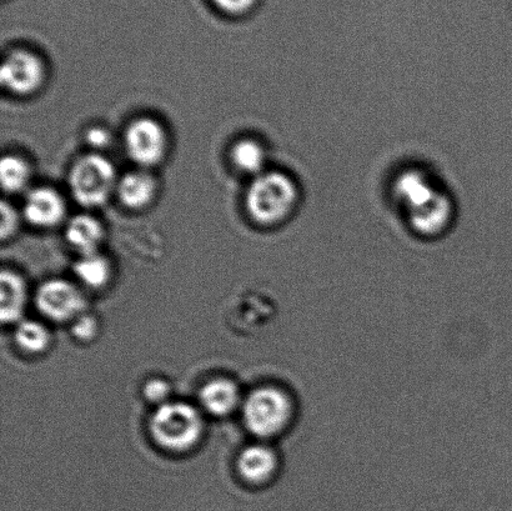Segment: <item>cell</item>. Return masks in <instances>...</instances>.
Returning a JSON list of instances; mask_svg holds the SVG:
<instances>
[{"label": "cell", "instance_id": "cell-10", "mask_svg": "<svg viewBox=\"0 0 512 511\" xmlns=\"http://www.w3.org/2000/svg\"><path fill=\"white\" fill-rule=\"evenodd\" d=\"M454 217L453 200L441 192L418 210L408 214L411 228L424 237H436L450 227Z\"/></svg>", "mask_w": 512, "mask_h": 511}, {"label": "cell", "instance_id": "cell-13", "mask_svg": "<svg viewBox=\"0 0 512 511\" xmlns=\"http://www.w3.org/2000/svg\"><path fill=\"white\" fill-rule=\"evenodd\" d=\"M65 239L80 255L98 253L104 239V228L92 215L78 214L69 220Z\"/></svg>", "mask_w": 512, "mask_h": 511}, {"label": "cell", "instance_id": "cell-8", "mask_svg": "<svg viewBox=\"0 0 512 511\" xmlns=\"http://www.w3.org/2000/svg\"><path fill=\"white\" fill-rule=\"evenodd\" d=\"M67 213L65 202L57 190L42 187L28 190L22 215L35 228L50 229L63 222Z\"/></svg>", "mask_w": 512, "mask_h": 511}, {"label": "cell", "instance_id": "cell-11", "mask_svg": "<svg viewBox=\"0 0 512 511\" xmlns=\"http://www.w3.org/2000/svg\"><path fill=\"white\" fill-rule=\"evenodd\" d=\"M278 465V457L273 449L255 444L245 448L239 455L238 472L245 482L263 484L274 477Z\"/></svg>", "mask_w": 512, "mask_h": 511}, {"label": "cell", "instance_id": "cell-20", "mask_svg": "<svg viewBox=\"0 0 512 511\" xmlns=\"http://www.w3.org/2000/svg\"><path fill=\"white\" fill-rule=\"evenodd\" d=\"M72 333L80 342H90L98 333L97 319L92 315H79L73 324Z\"/></svg>", "mask_w": 512, "mask_h": 511}, {"label": "cell", "instance_id": "cell-9", "mask_svg": "<svg viewBox=\"0 0 512 511\" xmlns=\"http://www.w3.org/2000/svg\"><path fill=\"white\" fill-rule=\"evenodd\" d=\"M393 189L395 198L408 213L424 207L441 192L430 175L420 169L405 170L396 178Z\"/></svg>", "mask_w": 512, "mask_h": 511}, {"label": "cell", "instance_id": "cell-2", "mask_svg": "<svg viewBox=\"0 0 512 511\" xmlns=\"http://www.w3.org/2000/svg\"><path fill=\"white\" fill-rule=\"evenodd\" d=\"M150 434L154 442L168 452H188L202 438L203 419L192 405L165 403L150 420Z\"/></svg>", "mask_w": 512, "mask_h": 511}, {"label": "cell", "instance_id": "cell-1", "mask_svg": "<svg viewBox=\"0 0 512 511\" xmlns=\"http://www.w3.org/2000/svg\"><path fill=\"white\" fill-rule=\"evenodd\" d=\"M299 203V188L288 174L264 172L249 185L245 205L254 222L266 225L283 223Z\"/></svg>", "mask_w": 512, "mask_h": 511}, {"label": "cell", "instance_id": "cell-24", "mask_svg": "<svg viewBox=\"0 0 512 511\" xmlns=\"http://www.w3.org/2000/svg\"><path fill=\"white\" fill-rule=\"evenodd\" d=\"M85 140L90 145V147L95 149H103L108 147L110 144V140H112V135L108 132L107 129L102 127H92L88 130L87 135H85Z\"/></svg>", "mask_w": 512, "mask_h": 511}, {"label": "cell", "instance_id": "cell-4", "mask_svg": "<svg viewBox=\"0 0 512 511\" xmlns=\"http://www.w3.org/2000/svg\"><path fill=\"white\" fill-rule=\"evenodd\" d=\"M293 410V403L283 390L259 388L245 400L244 422L256 437L271 438L288 427Z\"/></svg>", "mask_w": 512, "mask_h": 511}, {"label": "cell", "instance_id": "cell-19", "mask_svg": "<svg viewBox=\"0 0 512 511\" xmlns=\"http://www.w3.org/2000/svg\"><path fill=\"white\" fill-rule=\"evenodd\" d=\"M15 342L24 352L39 354L45 352L50 344V334L43 324L38 322H23L15 332Z\"/></svg>", "mask_w": 512, "mask_h": 511}, {"label": "cell", "instance_id": "cell-21", "mask_svg": "<svg viewBox=\"0 0 512 511\" xmlns=\"http://www.w3.org/2000/svg\"><path fill=\"white\" fill-rule=\"evenodd\" d=\"M220 12L228 15H244L252 10L258 0H210Z\"/></svg>", "mask_w": 512, "mask_h": 511}, {"label": "cell", "instance_id": "cell-3", "mask_svg": "<svg viewBox=\"0 0 512 511\" xmlns=\"http://www.w3.org/2000/svg\"><path fill=\"white\" fill-rule=\"evenodd\" d=\"M118 180L114 165L103 155H83L70 169V193L82 207H102L117 192Z\"/></svg>", "mask_w": 512, "mask_h": 511}, {"label": "cell", "instance_id": "cell-17", "mask_svg": "<svg viewBox=\"0 0 512 511\" xmlns=\"http://www.w3.org/2000/svg\"><path fill=\"white\" fill-rule=\"evenodd\" d=\"M30 167L23 158L18 155H5L0 162V182L5 193L19 194L28 188Z\"/></svg>", "mask_w": 512, "mask_h": 511}, {"label": "cell", "instance_id": "cell-7", "mask_svg": "<svg viewBox=\"0 0 512 511\" xmlns=\"http://www.w3.org/2000/svg\"><path fill=\"white\" fill-rule=\"evenodd\" d=\"M35 303L39 312L54 322L77 319L85 308V299L79 289L60 279L44 283L35 295Z\"/></svg>", "mask_w": 512, "mask_h": 511}, {"label": "cell", "instance_id": "cell-23", "mask_svg": "<svg viewBox=\"0 0 512 511\" xmlns=\"http://www.w3.org/2000/svg\"><path fill=\"white\" fill-rule=\"evenodd\" d=\"M20 214L15 210L13 205L3 202L2 204V238L3 240L13 237L19 227Z\"/></svg>", "mask_w": 512, "mask_h": 511}, {"label": "cell", "instance_id": "cell-12", "mask_svg": "<svg viewBox=\"0 0 512 511\" xmlns=\"http://www.w3.org/2000/svg\"><path fill=\"white\" fill-rule=\"evenodd\" d=\"M117 194L125 207L142 210L153 202L157 194V180L147 169L134 170L118 180Z\"/></svg>", "mask_w": 512, "mask_h": 511}, {"label": "cell", "instance_id": "cell-16", "mask_svg": "<svg viewBox=\"0 0 512 511\" xmlns=\"http://www.w3.org/2000/svg\"><path fill=\"white\" fill-rule=\"evenodd\" d=\"M230 159L234 167L244 174L256 177L265 172L266 152L258 140L250 138L238 140L230 150Z\"/></svg>", "mask_w": 512, "mask_h": 511}, {"label": "cell", "instance_id": "cell-15", "mask_svg": "<svg viewBox=\"0 0 512 511\" xmlns=\"http://www.w3.org/2000/svg\"><path fill=\"white\" fill-rule=\"evenodd\" d=\"M0 318L3 324L14 323L22 317L25 302H27V288L24 280L14 272L3 270L0 277Z\"/></svg>", "mask_w": 512, "mask_h": 511}, {"label": "cell", "instance_id": "cell-18", "mask_svg": "<svg viewBox=\"0 0 512 511\" xmlns=\"http://www.w3.org/2000/svg\"><path fill=\"white\" fill-rule=\"evenodd\" d=\"M74 273L88 287L102 288L109 282L110 264L99 252L82 255L74 265Z\"/></svg>", "mask_w": 512, "mask_h": 511}, {"label": "cell", "instance_id": "cell-6", "mask_svg": "<svg viewBox=\"0 0 512 511\" xmlns=\"http://www.w3.org/2000/svg\"><path fill=\"white\" fill-rule=\"evenodd\" d=\"M45 68L37 54L15 49L4 58L0 68V82L10 93L28 95L42 87Z\"/></svg>", "mask_w": 512, "mask_h": 511}, {"label": "cell", "instance_id": "cell-22", "mask_svg": "<svg viewBox=\"0 0 512 511\" xmlns=\"http://www.w3.org/2000/svg\"><path fill=\"white\" fill-rule=\"evenodd\" d=\"M169 393V384L163 379L149 380L144 387L145 398L148 399V402L154 404H165V399L168 398Z\"/></svg>", "mask_w": 512, "mask_h": 511}, {"label": "cell", "instance_id": "cell-14", "mask_svg": "<svg viewBox=\"0 0 512 511\" xmlns=\"http://www.w3.org/2000/svg\"><path fill=\"white\" fill-rule=\"evenodd\" d=\"M200 402L208 413L224 417L239 404V389L232 380L214 379L200 390Z\"/></svg>", "mask_w": 512, "mask_h": 511}, {"label": "cell", "instance_id": "cell-5", "mask_svg": "<svg viewBox=\"0 0 512 511\" xmlns=\"http://www.w3.org/2000/svg\"><path fill=\"white\" fill-rule=\"evenodd\" d=\"M124 145L128 157L140 169H150L162 162L167 154V132L153 118H138L125 130Z\"/></svg>", "mask_w": 512, "mask_h": 511}]
</instances>
